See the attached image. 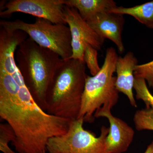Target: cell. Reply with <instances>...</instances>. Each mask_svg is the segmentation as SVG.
<instances>
[{
  "label": "cell",
  "instance_id": "obj_18",
  "mask_svg": "<svg viewBox=\"0 0 153 153\" xmlns=\"http://www.w3.org/2000/svg\"><path fill=\"white\" fill-rule=\"evenodd\" d=\"M134 76L144 79L149 87L153 88V60L137 65L135 67Z\"/></svg>",
  "mask_w": 153,
  "mask_h": 153
},
{
  "label": "cell",
  "instance_id": "obj_3",
  "mask_svg": "<svg viewBox=\"0 0 153 153\" xmlns=\"http://www.w3.org/2000/svg\"><path fill=\"white\" fill-rule=\"evenodd\" d=\"M17 67L36 103L46 111L47 89L62 59L58 54L27 38L16 52Z\"/></svg>",
  "mask_w": 153,
  "mask_h": 153
},
{
  "label": "cell",
  "instance_id": "obj_6",
  "mask_svg": "<svg viewBox=\"0 0 153 153\" xmlns=\"http://www.w3.org/2000/svg\"><path fill=\"white\" fill-rule=\"evenodd\" d=\"M83 120H71L66 134L48 141L49 153H107L106 139L109 128L102 126L99 136L85 130Z\"/></svg>",
  "mask_w": 153,
  "mask_h": 153
},
{
  "label": "cell",
  "instance_id": "obj_8",
  "mask_svg": "<svg viewBox=\"0 0 153 153\" xmlns=\"http://www.w3.org/2000/svg\"><path fill=\"white\" fill-rule=\"evenodd\" d=\"M63 0H11L6 3L0 16L9 18L16 13L32 15L54 24L66 25Z\"/></svg>",
  "mask_w": 153,
  "mask_h": 153
},
{
  "label": "cell",
  "instance_id": "obj_4",
  "mask_svg": "<svg viewBox=\"0 0 153 153\" xmlns=\"http://www.w3.org/2000/svg\"><path fill=\"white\" fill-rule=\"evenodd\" d=\"M118 58L113 47L108 48L100 71L94 76L88 75L78 119L93 123L97 111L101 108L111 109L117 103L119 92L115 86L116 76L113 74L116 72Z\"/></svg>",
  "mask_w": 153,
  "mask_h": 153
},
{
  "label": "cell",
  "instance_id": "obj_7",
  "mask_svg": "<svg viewBox=\"0 0 153 153\" xmlns=\"http://www.w3.org/2000/svg\"><path fill=\"white\" fill-rule=\"evenodd\" d=\"M64 14L71 36L72 54L71 58L83 61L85 48L89 44L97 51L101 50L105 40L83 20L74 8L65 5Z\"/></svg>",
  "mask_w": 153,
  "mask_h": 153
},
{
  "label": "cell",
  "instance_id": "obj_19",
  "mask_svg": "<svg viewBox=\"0 0 153 153\" xmlns=\"http://www.w3.org/2000/svg\"><path fill=\"white\" fill-rule=\"evenodd\" d=\"M144 153H153V141L148 146Z\"/></svg>",
  "mask_w": 153,
  "mask_h": 153
},
{
  "label": "cell",
  "instance_id": "obj_17",
  "mask_svg": "<svg viewBox=\"0 0 153 153\" xmlns=\"http://www.w3.org/2000/svg\"><path fill=\"white\" fill-rule=\"evenodd\" d=\"M97 50L91 45H87L83 56V61L92 76L96 75L100 71L101 67L99 65L97 59Z\"/></svg>",
  "mask_w": 153,
  "mask_h": 153
},
{
  "label": "cell",
  "instance_id": "obj_13",
  "mask_svg": "<svg viewBox=\"0 0 153 153\" xmlns=\"http://www.w3.org/2000/svg\"><path fill=\"white\" fill-rule=\"evenodd\" d=\"M108 12L132 16L141 24L153 29V1L132 7L117 6Z\"/></svg>",
  "mask_w": 153,
  "mask_h": 153
},
{
  "label": "cell",
  "instance_id": "obj_10",
  "mask_svg": "<svg viewBox=\"0 0 153 153\" xmlns=\"http://www.w3.org/2000/svg\"><path fill=\"white\" fill-rule=\"evenodd\" d=\"M124 15L107 12L100 13L87 21L97 34L105 40L108 39L117 47L122 54L125 51L122 32L125 24Z\"/></svg>",
  "mask_w": 153,
  "mask_h": 153
},
{
  "label": "cell",
  "instance_id": "obj_9",
  "mask_svg": "<svg viewBox=\"0 0 153 153\" xmlns=\"http://www.w3.org/2000/svg\"><path fill=\"white\" fill-rule=\"evenodd\" d=\"M111 110L108 108H101L96 111L94 117H105L109 121V133L106 139L107 153L125 152L132 142L134 131L125 122L114 116Z\"/></svg>",
  "mask_w": 153,
  "mask_h": 153
},
{
  "label": "cell",
  "instance_id": "obj_14",
  "mask_svg": "<svg viewBox=\"0 0 153 153\" xmlns=\"http://www.w3.org/2000/svg\"><path fill=\"white\" fill-rule=\"evenodd\" d=\"M135 128L138 131H153V109L150 107L137 111L134 117Z\"/></svg>",
  "mask_w": 153,
  "mask_h": 153
},
{
  "label": "cell",
  "instance_id": "obj_15",
  "mask_svg": "<svg viewBox=\"0 0 153 153\" xmlns=\"http://www.w3.org/2000/svg\"><path fill=\"white\" fill-rule=\"evenodd\" d=\"M134 88L136 91V98L144 102L146 107L153 109V95L148 88L146 80L140 77H135Z\"/></svg>",
  "mask_w": 153,
  "mask_h": 153
},
{
  "label": "cell",
  "instance_id": "obj_16",
  "mask_svg": "<svg viewBox=\"0 0 153 153\" xmlns=\"http://www.w3.org/2000/svg\"><path fill=\"white\" fill-rule=\"evenodd\" d=\"M16 139V135L8 124H0V150L3 153H20L14 152L9 147V143L13 142Z\"/></svg>",
  "mask_w": 153,
  "mask_h": 153
},
{
  "label": "cell",
  "instance_id": "obj_1",
  "mask_svg": "<svg viewBox=\"0 0 153 153\" xmlns=\"http://www.w3.org/2000/svg\"><path fill=\"white\" fill-rule=\"evenodd\" d=\"M0 117L13 130L12 144L20 153H46L49 140L66 134L71 121L49 114L38 105L12 53L0 57Z\"/></svg>",
  "mask_w": 153,
  "mask_h": 153
},
{
  "label": "cell",
  "instance_id": "obj_11",
  "mask_svg": "<svg viewBox=\"0 0 153 153\" xmlns=\"http://www.w3.org/2000/svg\"><path fill=\"white\" fill-rule=\"evenodd\" d=\"M138 65V60L132 52L127 53L124 57H118L116 66V76L115 86L119 92L127 97L131 105L137 107L133 94L135 77V67Z\"/></svg>",
  "mask_w": 153,
  "mask_h": 153
},
{
  "label": "cell",
  "instance_id": "obj_12",
  "mask_svg": "<svg viewBox=\"0 0 153 153\" xmlns=\"http://www.w3.org/2000/svg\"><path fill=\"white\" fill-rule=\"evenodd\" d=\"M64 5L74 8L87 22L97 15L117 7L113 0H63Z\"/></svg>",
  "mask_w": 153,
  "mask_h": 153
},
{
  "label": "cell",
  "instance_id": "obj_2",
  "mask_svg": "<svg viewBox=\"0 0 153 153\" xmlns=\"http://www.w3.org/2000/svg\"><path fill=\"white\" fill-rule=\"evenodd\" d=\"M85 62L62 59L47 89L46 112L70 120L78 119L88 75Z\"/></svg>",
  "mask_w": 153,
  "mask_h": 153
},
{
  "label": "cell",
  "instance_id": "obj_5",
  "mask_svg": "<svg viewBox=\"0 0 153 153\" xmlns=\"http://www.w3.org/2000/svg\"><path fill=\"white\" fill-rule=\"evenodd\" d=\"M0 26L8 30L25 32L38 45L55 52L63 60L70 59L72 55L71 33L66 25L54 24L46 19L37 18L33 23L19 19L1 20Z\"/></svg>",
  "mask_w": 153,
  "mask_h": 153
}]
</instances>
